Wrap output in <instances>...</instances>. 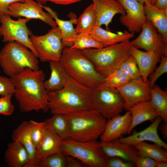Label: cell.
<instances>
[{
	"label": "cell",
	"instance_id": "obj_3",
	"mask_svg": "<svg viewBox=\"0 0 167 167\" xmlns=\"http://www.w3.org/2000/svg\"><path fill=\"white\" fill-rule=\"evenodd\" d=\"M59 61L68 75L90 89L101 85L104 78L99 74L82 50L64 47Z\"/></svg>",
	"mask_w": 167,
	"mask_h": 167
},
{
	"label": "cell",
	"instance_id": "obj_1",
	"mask_svg": "<svg viewBox=\"0 0 167 167\" xmlns=\"http://www.w3.org/2000/svg\"><path fill=\"white\" fill-rule=\"evenodd\" d=\"M10 77L15 86L14 95L21 112L49 111L48 92L43 85L45 75L43 70L27 68Z\"/></svg>",
	"mask_w": 167,
	"mask_h": 167
},
{
	"label": "cell",
	"instance_id": "obj_49",
	"mask_svg": "<svg viewBox=\"0 0 167 167\" xmlns=\"http://www.w3.org/2000/svg\"><path fill=\"white\" fill-rule=\"evenodd\" d=\"M138 2L140 3L144 4L146 2L147 0H137Z\"/></svg>",
	"mask_w": 167,
	"mask_h": 167
},
{
	"label": "cell",
	"instance_id": "obj_33",
	"mask_svg": "<svg viewBox=\"0 0 167 167\" xmlns=\"http://www.w3.org/2000/svg\"><path fill=\"white\" fill-rule=\"evenodd\" d=\"M133 79L121 70L118 68L104 78L101 85L116 88Z\"/></svg>",
	"mask_w": 167,
	"mask_h": 167
},
{
	"label": "cell",
	"instance_id": "obj_47",
	"mask_svg": "<svg viewBox=\"0 0 167 167\" xmlns=\"http://www.w3.org/2000/svg\"><path fill=\"white\" fill-rule=\"evenodd\" d=\"M167 161H161L157 162L156 167H167Z\"/></svg>",
	"mask_w": 167,
	"mask_h": 167
},
{
	"label": "cell",
	"instance_id": "obj_2",
	"mask_svg": "<svg viewBox=\"0 0 167 167\" xmlns=\"http://www.w3.org/2000/svg\"><path fill=\"white\" fill-rule=\"evenodd\" d=\"M91 89L76 82L68 75L62 89L48 92V107L52 114L68 115L92 109L89 95Z\"/></svg>",
	"mask_w": 167,
	"mask_h": 167
},
{
	"label": "cell",
	"instance_id": "obj_26",
	"mask_svg": "<svg viewBox=\"0 0 167 167\" xmlns=\"http://www.w3.org/2000/svg\"><path fill=\"white\" fill-rule=\"evenodd\" d=\"M144 8L147 19L152 22L167 43V11L147 2L144 4Z\"/></svg>",
	"mask_w": 167,
	"mask_h": 167
},
{
	"label": "cell",
	"instance_id": "obj_43",
	"mask_svg": "<svg viewBox=\"0 0 167 167\" xmlns=\"http://www.w3.org/2000/svg\"><path fill=\"white\" fill-rule=\"evenodd\" d=\"M37 1H41L43 2H46L47 1H49L56 4L67 5L75 2H79L82 0H36Z\"/></svg>",
	"mask_w": 167,
	"mask_h": 167
},
{
	"label": "cell",
	"instance_id": "obj_40",
	"mask_svg": "<svg viewBox=\"0 0 167 167\" xmlns=\"http://www.w3.org/2000/svg\"><path fill=\"white\" fill-rule=\"evenodd\" d=\"M135 165L122 158L117 157H108L106 167H134Z\"/></svg>",
	"mask_w": 167,
	"mask_h": 167
},
{
	"label": "cell",
	"instance_id": "obj_28",
	"mask_svg": "<svg viewBox=\"0 0 167 167\" xmlns=\"http://www.w3.org/2000/svg\"><path fill=\"white\" fill-rule=\"evenodd\" d=\"M47 129L51 131L61 139H69V126L67 115L53 114V116L44 121Z\"/></svg>",
	"mask_w": 167,
	"mask_h": 167
},
{
	"label": "cell",
	"instance_id": "obj_35",
	"mask_svg": "<svg viewBox=\"0 0 167 167\" xmlns=\"http://www.w3.org/2000/svg\"><path fill=\"white\" fill-rule=\"evenodd\" d=\"M66 164L67 155L60 152L41 159L39 167H66Z\"/></svg>",
	"mask_w": 167,
	"mask_h": 167
},
{
	"label": "cell",
	"instance_id": "obj_21",
	"mask_svg": "<svg viewBox=\"0 0 167 167\" xmlns=\"http://www.w3.org/2000/svg\"><path fill=\"white\" fill-rule=\"evenodd\" d=\"M43 8L52 15L59 28L61 33L62 42L64 47H71L78 34L73 26V24H76L77 22L76 15L71 12L68 15L70 19L64 20L59 19L57 13L49 7L45 6H43Z\"/></svg>",
	"mask_w": 167,
	"mask_h": 167
},
{
	"label": "cell",
	"instance_id": "obj_8",
	"mask_svg": "<svg viewBox=\"0 0 167 167\" xmlns=\"http://www.w3.org/2000/svg\"><path fill=\"white\" fill-rule=\"evenodd\" d=\"M89 100L92 109L108 120L124 109V100L115 88L100 85L91 89Z\"/></svg>",
	"mask_w": 167,
	"mask_h": 167
},
{
	"label": "cell",
	"instance_id": "obj_13",
	"mask_svg": "<svg viewBox=\"0 0 167 167\" xmlns=\"http://www.w3.org/2000/svg\"><path fill=\"white\" fill-rule=\"evenodd\" d=\"M126 11L124 15L120 18L121 23L129 32L134 33L139 32L147 19L145 15L144 4L137 0H117Z\"/></svg>",
	"mask_w": 167,
	"mask_h": 167
},
{
	"label": "cell",
	"instance_id": "obj_31",
	"mask_svg": "<svg viewBox=\"0 0 167 167\" xmlns=\"http://www.w3.org/2000/svg\"><path fill=\"white\" fill-rule=\"evenodd\" d=\"M75 28L77 34L87 32L96 25L95 4L93 3L88 6L77 19Z\"/></svg>",
	"mask_w": 167,
	"mask_h": 167
},
{
	"label": "cell",
	"instance_id": "obj_16",
	"mask_svg": "<svg viewBox=\"0 0 167 167\" xmlns=\"http://www.w3.org/2000/svg\"><path fill=\"white\" fill-rule=\"evenodd\" d=\"M162 120L161 117L158 116L144 130L139 132L135 131L130 135L118 140L134 146L141 142L149 141L167 150V144L161 139L158 133V126Z\"/></svg>",
	"mask_w": 167,
	"mask_h": 167
},
{
	"label": "cell",
	"instance_id": "obj_11",
	"mask_svg": "<svg viewBox=\"0 0 167 167\" xmlns=\"http://www.w3.org/2000/svg\"><path fill=\"white\" fill-rule=\"evenodd\" d=\"M141 32L131 41L132 46L149 52H157L161 55H167V43L148 19L143 25Z\"/></svg>",
	"mask_w": 167,
	"mask_h": 167
},
{
	"label": "cell",
	"instance_id": "obj_44",
	"mask_svg": "<svg viewBox=\"0 0 167 167\" xmlns=\"http://www.w3.org/2000/svg\"><path fill=\"white\" fill-rule=\"evenodd\" d=\"M83 165L79 161L74 157L67 155L66 167H82Z\"/></svg>",
	"mask_w": 167,
	"mask_h": 167
},
{
	"label": "cell",
	"instance_id": "obj_30",
	"mask_svg": "<svg viewBox=\"0 0 167 167\" xmlns=\"http://www.w3.org/2000/svg\"><path fill=\"white\" fill-rule=\"evenodd\" d=\"M134 146L142 156L149 157L157 162L167 161V150L156 144H150L143 141Z\"/></svg>",
	"mask_w": 167,
	"mask_h": 167
},
{
	"label": "cell",
	"instance_id": "obj_38",
	"mask_svg": "<svg viewBox=\"0 0 167 167\" xmlns=\"http://www.w3.org/2000/svg\"><path fill=\"white\" fill-rule=\"evenodd\" d=\"M159 66L152 74L149 84L150 88L152 87L158 79L163 74L167 72V55H161Z\"/></svg>",
	"mask_w": 167,
	"mask_h": 167
},
{
	"label": "cell",
	"instance_id": "obj_17",
	"mask_svg": "<svg viewBox=\"0 0 167 167\" xmlns=\"http://www.w3.org/2000/svg\"><path fill=\"white\" fill-rule=\"evenodd\" d=\"M100 143L103 151L108 157H119L135 165L141 156L134 146L120 142L117 139Z\"/></svg>",
	"mask_w": 167,
	"mask_h": 167
},
{
	"label": "cell",
	"instance_id": "obj_48",
	"mask_svg": "<svg viewBox=\"0 0 167 167\" xmlns=\"http://www.w3.org/2000/svg\"><path fill=\"white\" fill-rule=\"evenodd\" d=\"M155 2V0H147L146 2H147L151 4L154 5Z\"/></svg>",
	"mask_w": 167,
	"mask_h": 167
},
{
	"label": "cell",
	"instance_id": "obj_25",
	"mask_svg": "<svg viewBox=\"0 0 167 167\" xmlns=\"http://www.w3.org/2000/svg\"><path fill=\"white\" fill-rule=\"evenodd\" d=\"M4 160L9 167H25L29 161L28 154L19 142L9 143L5 154Z\"/></svg>",
	"mask_w": 167,
	"mask_h": 167
},
{
	"label": "cell",
	"instance_id": "obj_45",
	"mask_svg": "<svg viewBox=\"0 0 167 167\" xmlns=\"http://www.w3.org/2000/svg\"><path fill=\"white\" fill-rule=\"evenodd\" d=\"M154 5L160 9L167 11V0H155Z\"/></svg>",
	"mask_w": 167,
	"mask_h": 167
},
{
	"label": "cell",
	"instance_id": "obj_15",
	"mask_svg": "<svg viewBox=\"0 0 167 167\" xmlns=\"http://www.w3.org/2000/svg\"><path fill=\"white\" fill-rule=\"evenodd\" d=\"M131 122V116L127 110L123 115L118 114L107 122L105 130L100 138L101 142L118 139L127 134Z\"/></svg>",
	"mask_w": 167,
	"mask_h": 167
},
{
	"label": "cell",
	"instance_id": "obj_29",
	"mask_svg": "<svg viewBox=\"0 0 167 167\" xmlns=\"http://www.w3.org/2000/svg\"><path fill=\"white\" fill-rule=\"evenodd\" d=\"M150 101L164 122H167V91L155 85L150 89Z\"/></svg>",
	"mask_w": 167,
	"mask_h": 167
},
{
	"label": "cell",
	"instance_id": "obj_23",
	"mask_svg": "<svg viewBox=\"0 0 167 167\" xmlns=\"http://www.w3.org/2000/svg\"><path fill=\"white\" fill-rule=\"evenodd\" d=\"M93 38L101 43L104 47L120 42L130 41L134 36V33L124 31L117 33L103 29L96 25L92 28L87 32Z\"/></svg>",
	"mask_w": 167,
	"mask_h": 167
},
{
	"label": "cell",
	"instance_id": "obj_27",
	"mask_svg": "<svg viewBox=\"0 0 167 167\" xmlns=\"http://www.w3.org/2000/svg\"><path fill=\"white\" fill-rule=\"evenodd\" d=\"M61 140L54 132L47 129L42 142L36 149V156L39 162L49 155L62 152L59 144Z\"/></svg>",
	"mask_w": 167,
	"mask_h": 167
},
{
	"label": "cell",
	"instance_id": "obj_39",
	"mask_svg": "<svg viewBox=\"0 0 167 167\" xmlns=\"http://www.w3.org/2000/svg\"><path fill=\"white\" fill-rule=\"evenodd\" d=\"M15 86L11 78L0 75V96L13 95Z\"/></svg>",
	"mask_w": 167,
	"mask_h": 167
},
{
	"label": "cell",
	"instance_id": "obj_7",
	"mask_svg": "<svg viewBox=\"0 0 167 167\" xmlns=\"http://www.w3.org/2000/svg\"><path fill=\"white\" fill-rule=\"evenodd\" d=\"M59 144L66 155L90 167H106L108 157L96 141L82 142L68 139L61 140Z\"/></svg>",
	"mask_w": 167,
	"mask_h": 167
},
{
	"label": "cell",
	"instance_id": "obj_14",
	"mask_svg": "<svg viewBox=\"0 0 167 167\" xmlns=\"http://www.w3.org/2000/svg\"><path fill=\"white\" fill-rule=\"evenodd\" d=\"M116 88L124 100L126 110L138 103L150 101L151 88L142 78L132 79Z\"/></svg>",
	"mask_w": 167,
	"mask_h": 167
},
{
	"label": "cell",
	"instance_id": "obj_41",
	"mask_svg": "<svg viewBox=\"0 0 167 167\" xmlns=\"http://www.w3.org/2000/svg\"><path fill=\"white\" fill-rule=\"evenodd\" d=\"M157 161L147 156H141L135 164L137 167H156Z\"/></svg>",
	"mask_w": 167,
	"mask_h": 167
},
{
	"label": "cell",
	"instance_id": "obj_42",
	"mask_svg": "<svg viewBox=\"0 0 167 167\" xmlns=\"http://www.w3.org/2000/svg\"><path fill=\"white\" fill-rule=\"evenodd\" d=\"M24 0H0V16L5 15H10L9 6L12 3Z\"/></svg>",
	"mask_w": 167,
	"mask_h": 167
},
{
	"label": "cell",
	"instance_id": "obj_4",
	"mask_svg": "<svg viewBox=\"0 0 167 167\" xmlns=\"http://www.w3.org/2000/svg\"><path fill=\"white\" fill-rule=\"evenodd\" d=\"M131 41L120 42L100 49L82 50L92 63L97 73L104 78L118 68L131 55Z\"/></svg>",
	"mask_w": 167,
	"mask_h": 167
},
{
	"label": "cell",
	"instance_id": "obj_18",
	"mask_svg": "<svg viewBox=\"0 0 167 167\" xmlns=\"http://www.w3.org/2000/svg\"><path fill=\"white\" fill-rule=\"evenodd\" d=\"M93 3L95 4L96 25H105L107 30L116 14L123 15L126 13L124 8L117 0H96Z\"/></svg>",
	"mask_w": 167,
	"mask_h": 167
},
{
	"label": "cell",
	"instance_id": "obj_6",
	"mask_svg": "<svg viewBox=\"0 0 167 167\" xmlns=\"http://www.w3.org/2000/svg\"><path fill=\"white\" fill-rule=\"evenodd\" d=\"M37 58L27 47L16 41L6 43L0 52V65L10 77L26 68L39 70Z\"/></svg>",
	"mask_w": 167,
	"mask_h": 167
},
{
	"label": "cell",
	"instance_id": "obj_10",
	"mask_svg": "<svg viewBox=\"0 0 167 167\" xmlns=\"http://www.w3.org/2000/svg\"><path fill=\"white\" fill-rule=\"evenodd\" d=\"M29 37L41 62L59 61L64 46L61 33L58 26L52 28L44 35L32 34Z\"/></svg>",
	"mask_w": 167,
	"mask_h": 167
},
{
	"label": "cell",
	"instance_id": "obj_24",
	"mask_svg": "<svg viewBox=\"0 0 167 167\" xmlns=\"http://www.w3.org/2000/svg\"><path fill=\"white\" fill-rule=\"evenodd\" d=\"M49 62L50 75L49 79L44 80V87L48 92L60 90L65 85L68 75L59 61Z\"/></svg>",
	"mask_w": 167,
	"mask_h": 167
},
{
	"label": "cell",
	"instance_id": "obj_34",
	"mask_svg": "<svg viewBox=\"0 0 167 167\" xmlns=\"http://www.w3.org/2000/svg\"><path fill=\"white\" fill-rule=\"evenodd\" d=\"M28 122L31 136L37 149L44 137L47 129L44 122H38L31 120Z\"/></svg>",
	"mask_w": 167,
	"mask_h": 167
},
{
	"label": "cell",
	"instance_id": "obj_19",
	"mask_svg": "<svg viewBox=\"0 0 167 167\" xmlns=\"http://www.w3.org/2000/svg\"><path fill=\"white\" fill-rule=\"evenodd\" d=\"M12 141L20 143L26 150L29 161L25 167H39V161L36 156V149L32 139L28 121L23 122L12 132Z\"/></svg>",
	"mask_w": 167,
	"mask_h": 167
},
{
	"label": "cell",
	"instance_id": "obj_32",
	"mask_svg": "<svg viewBox=\"0 0 167 167\" xmlns=\"http://www.w3.org/2000/svg\"><path fill=\"white\" fill-rule=\"evenodd\" d=\"M102 44L93 38L87 32L78 34L70 48L83 50L85 49H100L103 47Z\"/></svg>",
	"mask_w": 167,
	"mask_h": 167
},
{
	"label": "cell",
	"instance_id": "obj_12",
	"mask_svg": "<svg viewBox=\"0 0 167 167\" xmlns=\"http://www.w3.org/2000/svg\"><path fill=\"white\" fill-rule=\"evenodd\" d=\"M43 6L39 1L24 0L11 3L9 6L10 16L15 18L24 17L31 19H38L52 28L57 26L52 15L43 11Z\"/></svg>",
	"mask_w": 167,
	"mask_h": 167
},
{
	"label": "cell",
	"instance_id": "obj_37",
	"mask_svg": "<svg viewBox=\"0 0 167 167\" xmlns=\"http://www.w3.org/2000/svg\"><path fill=\"white\" fill-rule=\"evenodd\" d=\"M13 95L0 96V114L6 116L11 115L14 112L15 107L11 101Z\"/></svg>",
	"mask_w": 167,
	"mask_h": 167
},
{
	"label": "cell",
	"instance_id": "obj_9",
	"mask_svg": "<svg viewBox=\"0 0 167 167\" xmlns=\"http://www.w3.org/2000/svg\"><path fill=\"white\" fill-rule=\"evenodd\" d=\"M11 17L8 15L0 16V36L2 37V41L5 43L16 41L21 43L38 58L37 53L30 39L32 32L27 25L31 19L19 17L17 20H14Z\"/></svg>",
	"mask_w": 167,
	"mask_h": 167
},
{
	"label": "cell",
	"instance_id": "obj_36",
	"mask_svg": "<svg viewBox=\"0 0 167 167\" xmlns=\"http://www.w3.org/2000/svg\"><path fill=\"white\" fill-rule=\"evenodd\" d=\"M118 68L133 79L142 78L136 61L131 54L121 63Z\"/></svg>",
	"mask_w": 167,
	"mask_h": 167
},
{
	"label": "cell",
	"instance_id": "obj_20",
	"mask_svg": "<svg viewBox=\"0 0 167 167\" xmlns=\"http://www.w3.org/2000/svg\"><path fill=\"white\" fill-rule=\"evenodd\" d=\"M131 54L136 61L142 79L147 83L148 76L160 61L161 55L157 52L142 51L133 46Z\"/></svg>",
	"mask_w": 167,
	"mask_h": 167
},
{
	"label": "cell",
	"instance_id": "obj_46",
	"mask_svg": "<svg viewBox=\"0 0 167 167\" xmlns=\"http://www.w3.org/2000/svg\"><path fill=\"white\" fill-rule=\"evenodd\" d=\"M158 129H159L161 134L163 136L164 139L165 140L167 139V122H163L161 124H160Z\"/></svg>",
	"mask_w": 167,
	"mask_h": 167
},
{
	"label": "cell",
	"instance_id": "obj_5",
	"mask_svg": "<svg viewBox=\"0 0 167 167\" xmlns=\"http://www.w3.org/2000/svg\"><path fill=\"white\" fill-rule=\"evenodd\" d=\"M69 139L82 142L96 141L104 132L106 119L93 109L67 115Z\"/></svg>",
	"mask_w": 167,
	"mask_h": 167
},
{
	"label": "cell",
	"instance_id": "obj_22",
	"mask_svg": "<svg viewBox=\"0 0 167 167\" xmlns=\"http://www.w3.org/2000/svg\"><path fill=\"white\" fill-rule=\"evenodd\" d=\"M129 110L131 116V122L128 134H130L134 128L138 125L147 121L152 122L159 116L156 110L153 107L150 101L136 103Z\"/></svg>",
	"mask_w": 167,
	"mask_h": 167
},
{
	"label": "cell",
	"instance_id": "obj_50",
	"mask_svg": "<svg viewBox=\"0 0 167 167\" xmlns=\"http://www.w3.org/2000/svg\"><path fill=\"white\" fill-rule=\"evenodd\" d=\"M92 1H93V3H94L95 2L96 0H92Z\"/></svg>",
	"mask_w": 167,
	"mask_h": 167
}]
</instances>
